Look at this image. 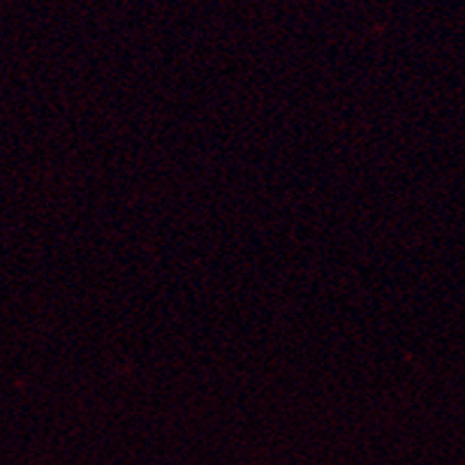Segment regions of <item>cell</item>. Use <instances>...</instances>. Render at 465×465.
Here are the masks:
<instances>
[]
</instances>
